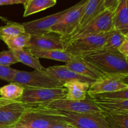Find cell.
<instances>
[{"instance_id": "cell-36", "label": "cell", "mask_w": 128, "mask_h": 128, "mask_svg": "<svg viewBox=\"0 0 128 128\" xmlns=\"http://www.w3.org/2000/svg\"><path fill=\"white\" fill-rule=\"evenodd\" d=\"M11 128H26L24 127V126H20V125H16V126H14V127H12Z\"/></svg>"}, {"instance_id": "cell-28", "label": "cell", "mask_w": 128, "mask_h": 128, "mask_svg": "<svg viewBox=\"0 0 128 128\" xmlns=\"http://www.w3.org/2000/svg\"><path fill=\"white\" fill-rule=\"evenodd\" d=\"M92 100L98 99H108V100H128V89L112 91V92H104L90 96Z\"/></svg>"}, {"instance_id": "cell-24", "label": "cell", "mask_w": 128, "mask_h": 128, "mask_svg": "<svg viewBox=\"0 0 128 128\" xmlns=\"http://www.w3.org/2000/svg\"><path fill=\"white\" fill-rule=\"evenodd\" d=\"M24 88L17 84L10 82L9 84L0 88L1 98L8 101H17L21 97L24 92Z\"/></svg>"}, {"instance_id": "cell-33", "label": "cell", "mask_w": 128, "mask_h": 128, "mask_svg": "<svg viewBox=\"0 0 128 128\" xmlns=\"http://www.w3.org/2000/svg\"><path fill=\"white\" fill-rule=\"evenodd\" d=\"M26 0H0V6L4 5H11L15 4H24Z\"/></svg>"}, {"instance_id": "cell-6", "label": "cell", "mask_w": 128, "mask_h": 128, "mask_svg": "<svg viewBox=\"0 0 128 128\" xmlns=\"http://www.w3.org/2000/svg\"><path fill=\"white\" fill-rule=\"evenodd\" d=\"M128 89V73L103 74L90 86L88 95Z\"/></svg>"}, {"instance_id": "cell-37", "label": "cell", "mask_w": 128, "mask_h": 128, "mask_svg": "<svg viewBox=\"0 0 128 128\" xmlns=\"http://www.w3.org/2000/svg\"><path fill=\"white\" fill-rule=\"evenodd\" d=\"M26 1H29V0H26Z\"/></svg>"}, {"instance_id": "cell-29", "label": "cell", "mask_w": 128, "mask_h": 128, "mask_svg": "<svg viewBox=\"0 0 128 128\" xmlns=\"http://www.w3.org/2000/svg\"><path fill=\"white\" fill-rule=\"evenodd\" d=\"M18 62L13 52L11 50H6L0 52V64L5 66H10Z\"/></svg>"}, {"instance_id": "cell-38", "label": "cell", "mask_w": 128, "mask_h": 128, "mask_svg": "<svg viewBox=\"0 0 128 128\" xmlns=\"http://www.w3.org/2000/svg\"><path fill=\"white\" fill-rule=\"evenodd\" d=\"M56 1H57V0H56Z\"/></svg>"}, {"instance_id": "cell-34", "label": "cell", "mask_w": 128, "mask_h": 128, "mask_svg": "<svg viewBox=\"0 0 128 128\" xmlns=\"http://www.w3.org/2000/svg\"><path fill=\"white\" fill-rule=\"evenodd\" d=\"M50 128H77L70 122H67L66 121H64L62 122H60V123L56 124L54 125L51 126Z\"/></svg>"}, {"instance_id": "cell-5", "label": "cell", "mask_w": 128, "mask_h": 128, "mask_svg": "<svg viewBox=\"0 0 128 128\" xmlns=\"http://www.w3.org/2000/svg\"><path fill=\"white\" fill-rule=\"evenodd\" d=\"M108 32L96 35L83 36L68 41L64 51L74 56H81L98 51L103 48Z\"/></svg>"}, {"instance_id": "cell-25", "label": "cell", "mask_w": 128, "mask_h": 128, "mask_svg": "<svg viewBox=\"0 0 128 128\" xmlns=\"http://www.w3.org/2000/svg\"><path fill=\"white\" fill-rule=\"evenodd\" d=\"M126 37H128V36L123 34L118 30L112 29L111 31L108 32L106 42L102 49L108 51H118L119 46Z\"/></svg>"}, {"instance_id": "cell-9", "label": "cell", "mask_w": 128, "mask_h": 128, "mask_svg": "<svg viewBox=\"0 0 128 128\" xmlns=\"http://www.w3.org/2000/svg\"><path fill=\"white\" fill-rule=\"evenodd\" d=\"M66 90L58 88L24 89L21 97L17 101L29 104H42L50 101L66 98Z\"/></svg>"}, {"instance_id": "cell-21", "label": "cell", "mask_w": 128, "mask_h": 128, "mask_svg": "<svg viewBox=\"0 0 128 128\" xmlns=\"http://www.w3.org/2000/svg\"><path fill=\"white\" fill-rule=\"evenodd\" d=\"M31 54L40 58L48 59L61 62H68L74 56L68 53L64 50H48V51H32L29 50Z\"/></svg>"}, {"instance_id": "cell-10", "label": "cell", "mask_w": 128, "mask_h": 128, "mask_svg": "<svg viewBox=\"0 0 128 128\" xmlns=\"http://www.w3.org/2000/svg\"><path fill=\"white\" fill-rule=\"evenodd\" d=\"M36 105L13 101L0 106V128H11L18 125L23 115Z\"/></svg>"}, {"instance_id": "cell-4", "label": "cell", "mask_w": 128, "mask_h": 128, "mask_svg": "<svg viewBox=\"0 0 128 128\" xmlns=\"http://www.w3.org/2000/svg\"><path fill=\"white\" fill-rule=\"evenodd\" d=\"M88 0H81L70 10L61 19L50 28L49 33L52 32L62 36L66 41L77 29Z\"/></svg>"}, {"instance_id": "cell-20", "label": "cell", "mask_w": 128, "mask_h": 128, "mask_svg": "<svg viewBox=\"0 0 128 128\" xmlns=\"http://www.w3.org/2000/svg\"><path fill=\"white\" fill-rule=\"evenodd\" d=\"M16 56L18 62H22L24 64L34 69V70L44 72L46 71V68L41 65L38 58L31 54L29 50L26 48L16 51H12Z\"/></svg>"}, {"instance_id": "cell-18", "label": "cell", "mask_w": 128, "mask_h": 128, "mask_svg": "<svg viewBox=\"0 0 128 128\" xmlns=\"http://www.w3.org/2000/svg\"><path fill=\"white\" fill-rule=\"evenodd\" d=\"M91 84L86 82L74 80L65 82L63 88L66 90V100H83L87 98Z\"/></svg>"}, {"instance_id": "cell-12", "label": "cell", "mask_w": 128, "mask_h": 128, "mask_svg": "<svg viewBox=\"0 0 128 128\" xmlns=\"http://www.w3.org/2000/svg\"><path fill=\"white\" fill-rule=\"evenodd\" d=\"M66 41L60 35L56 33L31 36L30 43L26 49L32 51L64 50Z\"/></svg>"}, {"instance_id": "cell-11", "label": "cell", "mask_w": 128, "mask_h": 128, "mask_svg": "<svg viewBox=\"0 0 128 128\" xmlns=\"http://www.w3.org/2000/svg\"><path fill=\"white\" fill-rule=\"evenodd\" d=\"M65 121L77 128H111L102 113H76L61 111Z\"/></svg>"}, {"instance_id": "cell-27", "label": "cell", "mask_w": 128, "mask_h": 128, "mask_svg": "<svg viewBox=\"0 0 128 128\" xmlns=\"http://www.w3.org/2000/svg\"><path fill=\"white\" fill-rule=\"evenodd\" d=\"M103 115L111 128H128V113H103Z\"/></svg>"}, {"instance_id": "cell-26", "label": "cell", "mask_w": 128, "mask_h": 128, "mask_svg": "<svg viewBox=\"0 0 128 128\" xmlns=\"http://www.w3.org/2000/svg\"><path fill=\"white\" fill-rule=\"evenodd\" d=\"M31 35L26 32L9 38L4 41L11 51H16L28 48L30 43Z\"/></svg>"}, {"instance_id": "cell-31", "label": "cell", "mask_w": 128, "mask_h": 128, "mask_svg": "<svg viewBox=\"0 0 128 128\" xmlns=\"http://www.w3.org/2000/svg\"><path fill=\"white\" fill-rule=\"evenodd\" d=\"M118 51L128 60V37H126L118 48Z\"/></svg>"}, {"instance_id": "cell-2", "label": "cell", "mask_w": 128, "mask_h": 128, "mask_svg": "<svg viewBox=\"0 0 128 128\" xmlns=\"http://www.w3.org/2000/svg\"><path fill=\"white\" fill-rule=\"evenodd\" d=\"M65 115L60 110L36 104L23 115L18 125L26 128H50L52 125L65 121Z\"/></svg>"}, {"instance_id": "cell-22", "label": "cell", "mask_w": 128, "mask_h": 128, "mask_svg": "<svg viewBox=\"0 0 128 128\" xmlns=\"http://www.w3.org/2000/svg\"><path fill=\"white\" fill-rule=\"evenodd\" d=\"M56 0H29L26 1L24 6L23 17L32 15L54 6Z\"/></svg>"}, {"instance_id": "cell-17", "label": "cell", "mask_w": 128, "mask_h": 128, "mask_svg": "<svg viewBox=\"0 0 128 128\" xmlns=\"http://www.w3.org/2000/svg\"><path fill=\"white\" fill-rule=\"evenodd\" d=\"M92 100L104 114L128 113V100L98 99Z\"/></svg>"}, {"instance_id": "cell-13", "label": "cell", "mask_w": 128, "mask_h": 128, "mask_svg": "<svg viewBox=\"0 0 128 128\" xmlns=\"http://www.w3.org/2000/svg\"><path fill=\"white\" fill-rule=\"evenodd\" d=\"M69 10L70 8L42 18L23 22L22 24L24 28L25 32L31 36H38L49 33L50 28L54 25Z\"/></svg>"}, {"instance_id": "cell-32", "label": "cell", "mask_w": 128, "mask_h": 128, "mask_svg": "<svg viewBox=\"0 0 128 128\" xmlns=\"http://www.w3.org/2000/svg\"><path fill=\"white\" fill-rule=\"evenodd\" d=\"M104 7L105 10H109L114 11L118 6L120 0H103Z\"/></svg>"}, {"instance_id": "cell-8", "label": "cell", "mask_w": 128, "mask_h": 128, "mask_svg": "<svg viewBox=\"0 0 128 128\" xmlns=\"http://www.w3.org/2000/svg\"><path fill=\"white\" fill-rule=\"evenodd\" d=\"M113 11L105 10L94 19L72 33L67 40L68 41L83 36L96 35L109 32L112 30V18Z\"/></svg>"}, {"instance_id": "cell-23", "label": "cell", "mask_w": 128, "mask_h": 128, "mask_svg": "<svg viewBox=\"0 0 128 128\" xmlns=\"http://www.w3.org/2000/svg\"><path fill=\"white\" fill-rule=\"evenodd\" d=\"M6 25L0 26V40L4 41L9 38L13 37L25 32L22 23L6 20Z\"/></svg>"}, {"instance_id": "cell-14", "label": "cell", "mask_w": 128, "mask_h": 128, "mask_svg": "<svg viewBox=\"0 0 128 128\" xmlns=\"http://www.w3.org/2000/svg\"><path fill=\"white\" fill-rule=\"evenodd\" d=\"M64 66L73 72L89 78L96 81L100 78L103 73L80 56H74L71 61L66 62Z\"/></svg>"}, {"instance_id": "cell-19", "label": "cell", "mask_w": 128, "mask_h": 128, "mask_svg": "<svg viewBox=\"0 0 128 128\" xmlns=\"http://www.w3.org/2000/svg\"><path fill=\"white\" fill-rule=\"evenodd\" d=\"M104 10L103 0H88L80 23L75 31L87 24Z\"/></svg>"}, {"instance_id": "cell-16", "label": "cell", "mask_w": 128, "mask_h": 128, "mask_svg": "<svg viewBox=\"0 0 128 128\" xmlns=\"http://www.w3.org/2000/svg\"><path fill=\"white\" fill-rule=\"evenodd\" d=\"M112 29L128 36V0H120L113 11Z\"/></svg>"}, {"instance_id": "cell-7", "label": "cell", "mask_w": 128, "mask_h": 128, "mask_svg": "<svg viewBox=\"0 0 128 128\" xmlns=\"http://www.w3.org/2000/svg\"><path fill=\"white\" fill-rule=\"evenodd\" d=\"M42 105L50 109L76 113H102V111L88 95L83 100L62 99L50 101Z\"/></svg>"}, {"instance_id": "cell-35", "label": "cell", "mask_w": 128, "mask_h": 128, "mask_svg": "<svg viewBox=\"0 0 128 128\" xmlns=\"http://www.w3.org/2000/svg\"><path fill=\"white\" fill-rule=\"evenodd\" d=\"M13 101H8V100H4V99L0 98V106H2V105L5 104L9 103V102H11Z\"/></svg>"}, {"instance_id": "cell-15", "label": "cell", "mask_w": 128, "mask_h": 128, "mask_svg": "<svg viewBox=\"0 0 128 128\" xmlns=\"http://www.w3.org/2000/svg\"><path fill=\"white\" fill-rule=\"evenodd\" d=\"M44 72L49 76L58 80L63 84L65 82L74 81V80H78L82 82H88L91 84L95 81V80L81 76L73 72L70 69L66 68L64 65L48 67L46 68V71Z\"/></svg>"}, {"instance_id": "cell-3", "label": "cell", "mask_w": 128, "mask_h": 128, "mask_svg": "<svg viewBox=\"0 0 128 128\" xmlns=\"http://www.w3.org/2000/svg\"><path fill=\"white\" fill-rule=\"evenodd\" d=\"M11 82L17 84L24 89L58 88L63 84L44 72L34 70L31 72L17 70Z\"/></svg>"}, {"instance_id": "cell-1", "label": "cell", "mask_w": 128, "mask_h": 128, "mask_svg": "<svg viewBox=\"0 0 128 128\" xmlns=\"http://www.w3.org/2000/svg\"><path fill=\"white\" fill-rule=\"evenodd\" d=\"M103 74L128 73V61L118 51L101 50L81 56Z\"/></svg>"}, {"instance_id": "cell-30", "label": "cell", "mask_w": 128, "mask_h": 128, "mask_svg": "<svg viewBox=\"0 0 128 128\" xmlns=\"http://www.w3.org/2000/svg\"><path fill=\"white\" fill-rule=\"evenodd\" d=\"M18 70L0 64V80L11 82Z\"/></svg>"}]
</instances>
